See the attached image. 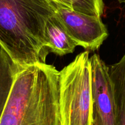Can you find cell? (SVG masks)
<instances>
[{
  "mask_svg": "<svg viewBox=\"0 0 125 125\" xmlns=\"http://www.w3.org/2000/svg\"><path fill=\"white\" fill-rule=\"evenodd\" d=\"M60 71L46 63L20 68L0 125H61Z\"/></svg>",
  "mask_w": 125,
  "mask_h": 125,
  "instance_id": "obj_1",
  "label": "cell"
},
{
  "mask_svg": "<svg viewBox=\"0 0 125 125\" xmlns=\"http://www.w3.org/2000/svg\"><path fill=\"white\" fill-rule=\"evenodd\" d=\"M55 14L52 0H0V45L19 67L45 63V25Z\"/></svg>",
  "mask_w": 125,
  "mask_h": 125,
  "instance_id": "obj_2",
  "label": "cell"
},
{
  "mask_svg": "<svg viewBox=\"0 0 125 125\" xmlns=\"http://www.w3.org/2000/svg\"><path fill=\"white\" fill-rule=\"evenodd\" d=\"M59 85L61 125H91L93 95L88 51L77 55L60 71Z\"/></svg>",
  "mask_w": 125,
  "mask_h": 125,
  "instance_id": "obj_3",
  "label": "cell"
},
{
  "mask_svg": "<svg viewBox=\"0 0 125 125\" xmlns=\"http://www.w3.org/2000/svg\"><path fill=\"white\" fill-rule=\"evenodd\" d=\"M56 14L77 45L91 51L98 50L109 33L100 17L86 15L55 3Z\"/></svg>",
  "mask_w": 125,
  "mask_h": 125,
  "instance_id": "obj_4",
  "label": "cell"
},
{
  "mask_svg": "<svg viewBox=\"0 0 125 125\" xmlns=\"http://www.w3.org/2000/svg\"><path fill=\"white\" fill-rule=\"evenodd\" d=\"M93 111L91 125H115V114L109 67L98 54L90 57Z\"/></svg>",
  "mask_w": 125,
  "mask_h": 125,
  "instance_id": "obj_5",
  "label": "cell"
},
{
  "mask_svg": "<svg viewBox=\"0 0 125 125\" xmlns=\"http://www.w3.org/2000/svg\"><path fill=\"white\" fill-rule=\"evenodd\" d=\"M45 36L49 50L60 56L72 53L77 46L56 14L50 17L47 21Z\"/></svg>",
  "mask_w": 125,
  "mask_h": 125,
  "instance_id": "obj_6",
  "label": "cell"
},
{
  "mask_svg": "<svg viewBox=\"0 0 125 125\" xmlns=\"http://www.w3.org/2000/svg\"><path fill=\"white\" fill-rule=\"evenodd\" d=\"M109 67L115 114V125H125V53Z\"/></svg>",
  "mask_w": 125,
  "mask_h": 125,
  "instance_id": "obj_7",
  "label": "cell"
},
{
  "mask_svg": "<svg viewBox=\"0 0 125 125\" xmlns=\"http://www.w3.org/2000/svg\"><path fill=\"white\" fill-rule=\"evenodd\" d=\"M20 68L0 45V118Z\"/></svg>",
  "mask_w": 125,
  "mask_h": 125,
  "instance_id": "obj_8",
  "label": "cell"
},
{
  "mask_svg": "<svg viewBox=\"0 0 125 125\" xmlns=\"http://www.w3.org/2000/svg\"><path fill=\"white\" fill-rule=\"evenodd\" d=\"M55 3L65 6L75 11L92 15L101 17L104 13L103 0H52Z\"/></svg>",
  "mask_w": 125,
  "mask_h": 125,
  "instance_id": "obj_9",
  "label": "cell"
},
{
  "mask_svg": "<svg viewBox=\"0 0 125 125\" xmlns=\"http://www.w3.org/2000/svg\"><path fill=\"white\" fill-rule=\"evenodd\" d=\"M118 1L120 3H121V4H122V3L125 4V0H118Z\"/></svg>",
  "mask_w": 125,
  "mask_h": 125,
  "instance_id": "obj_10",
  "label": "cell"
}]
</instances>
